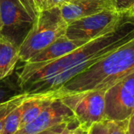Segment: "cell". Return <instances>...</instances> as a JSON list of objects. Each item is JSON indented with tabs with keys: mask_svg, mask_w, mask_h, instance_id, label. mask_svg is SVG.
Wrapping results in <instances>:
<instances>
[{
	"mask_svg": "<svg viewBox=\"0 0 134 134\" xmlns=\"http://www.w3.org/2000/svg\"><path fill=\"white\" fill-rule=\"evenodd\" d=\"M134 39V16L122 14L109 30L76 50L53 60L28 63L18 73L24 93L56 92L71 78Z\"/></svg>",
	"mask_w": 134,
	"mask_h": 134,
	"instance_id": "cell-1",
	"label": "cell"
},
{
	"mask_svg": "<svg viewBox=\"0 0 134 134\" xmlns=\"http://www.w3.org/2000/svg\"><path fill=\"white\" fill-rule=\"evenodd\" d=\"M134 72V39L79 73L57 92L66 94L93 90L106 92Z\"/></svg>",
	"mask_w": 134,
	"mask_h": 134,
	"instance_id": "cell-2",
	"label": "cell"
},
{
	"mask_svg": "<svg viewBox=\"0 0 134 134\" xmlns=\"http://www.w3.org/2000/svg\"><path fill=\"white\" fill-rule=\"evenodd\" d=\"M68 23L59 7L49 8L38 13L31 29L19 46L20 60L27 62L46 49L57 39L64 36Z\"/></svg>",
	"mask_w": 134,
	"mask_h": 134,
	"instance_id": "cell-3",
	"label": "cell"
},
{
	"mask_svg": "<svg viewBox=\"0 0 134 134\" xmlns=\"http://www.w3.org/2000/svg\"><path fill=\"white\" fill-rule=\"evenodd\" d=\"M104 91L93 90L71 93L60 99L73 112L82 130L86 132L92 125L105 119Z\"/></svg>",
	"mask_w": 134,
	"mask_h": 134,
	"instance_id": "cell-4",
	"label": "cell"
},
{
	"mask_svg": "<svg viewBox=\"0 0 134 134\" xmlns=\"http://www.w3.org/2000/svg\"><path fill=\"white\" fill-rule=\"evenodd\" d=\"M105 119L123 121L134 114V72L109 88L104 95Z\"/></svg>",
	"mask_w": 134,
	"mask_h": 134,
	"instance_id": "cell-5",
	"label": "cell"
},
{
	"mask_svg": "<svg viewBox=\"0 0 134 134\" xmlns=\"http://www.w3.org/2000/svg\"><path fill=\"white\" fill-rule=\"evenodd\" d=\"M0 16L2 24L1 36L19 47L31 29L34 19L18 0H0Z\"/></svg>",
	"mask_w": 134,
	"mask_h": 134,
	"instance_id": "cell-6",
	"label": "cell"
},
{
	"mask_svg": "<svg viewBox=\"0 0 134 134\" xmlns=\"http://www.w3.org/2000/svg\"><path fill=\"white\" fill-rule=\"evenodd\" d=\"M123 13L107 9L68 24L65 36L71 39L90 41L112 28Z\"/></svg>",
	"mask_w": 134,
	"mask_h": 134,
	"instance_id": "cell-7",
	"label": "cell"
},
{
	"mask_svg": "<svg viewBox=\"0 0 134 134\" xmlns=\"http://www.w3.org/2000/svg\"><path fill=\"white\" fill-rule=\"evenodd\" d=\"M75 118L72 111L57 98L54 100L35 119L20 128L15 134H37L54 126Z\"/></svg>",
	"mask_w": 134,
	"mask_h": 134,
	"instance_id": "cell-8",
	"label": "cell"
},
{
	"mask_svg": "<svg viewBox=\"0 0 134 134\" xmlns=\"http://www.w3.org/2000/svg\"><path fill=\"white\" fill-rule=\"evenodd\" d=\"M107 9H113L108 0H71L60 7L61 15L68 24Z\"/></svg>",
	"mask_w": 134,
	"mask_h": 134,
	"instance_id": "cell-9",
	"label": "cell"
},
{
	"mask_svg": "<svg viewBox=\"0 0 134 134\" xmlns=\"http://www.w3.org/2000/svg\"><path fill=\"white\" fill-rule=\"evenodd\" d=\"M89 41L81 39H71L65 35L57 39L55 42L47 47L46 49L31 58L28 63H38L51 61L60 58L84 45Z\"/></svg>",
	"mask_w": 134,
	"mask_h": 134,
	"instance_id": "cell-10",
	"label": "cell"
},
{
	"mask_svg": "<svg viewBox=\"0 0 134 134\" xmlns=\"http://www.w3.org/2000/svg\"><path fill=\"white\" fill-rule=\"evenodd\" d=\"M19 60V47L0 35V81L13 73Z\"/></svg>",
	"mask_w": 134,
	"mask_h": 134,
	"instance_id": "cell-11",
	"label": "cell"
},
{
	"mask_svg": "<svg viewBox=\"0 0 134 134\" xmlns=\"http://www.w3.org/2000/svg\"><path fill=\"white\" fill-rule=\"evenodd\" d=\"M21 93L24 92L20 85L18 73H13L0 81V104Z\"/></svg>",
	"mask_w": 134,
	"mask_h": 134,
	"instance_id": "cell-12",
	"label": "cell"
},
{
	"mask_svg": "<svg viewBox=\"0 0 134 134\" xmlns=\"http://www.w3.org/2000/svg\"><path fill=\"white\" fill-rule=\"evenodd\" d=\"M31 96L29 95L28 98ZM28 98L24 100L21 104L16 107L7 117L5 122L4 124L2 131L1 134H15L20 126V122L23 116V113L25 109V103L28 100Z\"/></svg>",
	"mask_w": 134,
	"mask_h": 134,
	"instance_id": "cell-13",
	"label": "cell"
},
{
	"mask_svg": "<svg viewBox=\"0 0 134 134\" xmlns=\"http://www.w3.org/2000/svg\"><path fill=\"white\" fill-rule=\"evenodd\" d=\"M30 94L21 93L17 95L8 101L0 104V134L2 133L4 124L9 115L20 104H21L24 100H26Z\"/></svg>",
	"mask_w": 134,
	"mask_h": 134,
	"instance_id": "cell-14",
	"label": "cell"
},
{
	"mask_svg": "<svg viewBox=\"0 0 134 134\" xmlns=\"http://www.w3.org/2000/svg\"><path fill=\"white\" fill-rule=\"evenodd\" d=\"M111 7L119 13H130L134 7V0H109Z\"/></svg>",
	"mask_w": 134,
	"mask_h": 134,
	"instance_id": "cell-15",
	"label": "cell"
},
{
	"mask_svg": "<svg viewBox=\"0 0 134 134\" xmlns=\"http://www.w3.org/2000/svg\"><path fill=\"white\" fill-rule=\"evenodd\" d=\"M128 119L123 121L108 120L109 134H126Z\"/></svg>",
	"mask_w": 134,
	"mask_h": 134,
	"instance_id": "cell-16",
	"label": "cell"
},
{
	"mask_svg": "<svg viewBox=\"0 0 134 134\" xmlns=\"http://www.w3.org/2000/svg\"><path fill=\"white\" fill-rule=\"evenodd\" d=\"M86 134H109L108 120L104 119L94 123L86 132Z\"/></svg>",
	"mask_w": 134,
	"mask_h": 134,
	"instance_id": "cell-17",
	"label": "cell"
},
{
	"mask_svg": "<svg viewBox=\"0 0 134 134\" xmlns=\"http://www.w3.org/2000/svg\"><path fill=\"white\" fill-rule=\"evenodd\" d=\"M20 3L24 6L27 13L31 17L32 19H35L38 14V9L34 0H18Z\"/></svg>",
	"mask_w": 134,
	"mask_h": 134,
	"instance_id": "cell-18",
	"label": "cell"
},
{
	"mask_svg": "<svg viewBox=\"0 0 134 134\" xmlns=\"http://www.w3.org/2000/svg\"><path fill=\"white\" fill-rule=\"evenodd\" d=\"M81 130L79 122L75 118L71 121H70L66 127L60 133V134H78Z\"/></svg>",
	"mask_w": 134,
	"mask_h": 134,
	"instance_id": "cell-19",
	"label": "cell"
},
{
	"mask_svg": "<svg viewBox=\"0 0 134 134\" xmlns=\"http://www.w3.org/2000/svg\"><path fill=\"white\" fill-rule=\"evenodd\" d=\"M69 122H64V123H61L57 126H54L48 130H46L44 131H42L40 133L37 134H60V133L66 127V126L68 125Z\"/></svg>",
	"mask_w": 134,
	"mask_h": 134,
	"instance_id": "cell-20",
	"label": "cell"
},
{
	"mask_svg": "<svg viewBox=\"0 0 134 134\" xmlns=\"http://www.w3.org/2000/svg\"><path fill=\"white\" fill-rule=\"evenodd\" d=\"M71 0H48L47 2V9L49 8H55V7H60L64 4L70 2Z\"/></svg>",
	"mask_w": 134,
	"mask_h": 134,
	"instance_id": "cell-21",
	"label": "cell"
},
{
	"mask_svg": "<svg viewBox=\"0 0 134 134\" xmlns=\"http://www.w3.org/2000/svg\"><path fill=\"white\" fill-rule=\"evenodd\" d=\"M34 1H35V3L36 5V7H37L38 13L41 10L47 9L48 0H34Z\"/></svg>",
	"mask_w": 134,
	"mask_h": 134,
	"instance_id": "cell-22",
	"label": "cell"
},
{
	"mask_svg": "<svg viewBox=\"0 0 134 134\" xmlns=\"http://www.w3.org/2000/svg\"><path fill=\"white\" fill-rule=\"evenodd\" d=\"M126 134H134V114L132 115L128 119Z\"/></svg>",
	"mask_w": 134,
	"mask_h": 134,
	"instance_id": "cell-23",
	"label": "cell"
},
{
	"mask_svg": "<svg viewBox=\"0 0 134 134\" xmlns=\"http://www.w3.org/2000/svg\"><path fill=\"white\" fill-rule=\"evenodd\" d=\"M2 20H1V16H0V35L2 32Z\"/></svg>",
	"mask_w": 134,
	"mask_h": 134,
	"instance_id": "cell-24",
	"label": "cell"
},
{
	"mask_svg": "<svg viewBox=\"0 0 134 134\" xmlns=\"http://www.w3.org/2000/svg\"><path fill=\"white\" fill-rule=\"evenodd\" d=\"M130 13H131L132 15H133V16H134V7L133 8V9H131V10H130Z\"/></svg>",
	"mask_w": 134,
	"mask_h": 134,
	"instance_id": "cell-25",
	"label": "cell"
},
{
	"mask_svg": "<svg viewBox=\"0 0 134 134\" xmlns=\"http://www.w3.org/2000/svg\"><path fill=\"white\" fill-rule=\"evenodd\" d=\"M78 134H86V132L81 130H80V132H79V133Z\"/></svg>",
	"mask_w": 134,
	"mask_h": 134,
	"instance_id": "cell-26",
	"label": "cell"
},
{
	"mask_svg": "<svg viewBox=\"0 0 134 134\" xmlns=\"http://www.w3.org/2000/svg\"><path fill=\"white\" fill-rule=\"evenodd\" d=\"M108 1H109V0H108Z\"/></svg>",
	"mask_w": 134,
	"mask_h": 134,
	"instance_id": "cell-27",
	"label": "cell"
}]
</instances>
